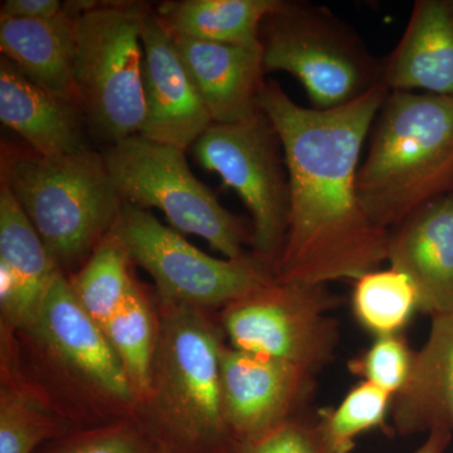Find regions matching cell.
<instances>
[{
  "label": "cell",
  "mask_w": 453,
  "mask_h": 453,
  "mask_svg": "<svg viewBox=\"0 0 453 453\" xmlns=\"http://www.w3.org/2000/svg\"><path fill=\"white\" fill-rule=\"evenodd\" d=\"M388 94L378 86L348 105L316 110L297 105L275 80L265 82L258 107L281 139L290 184L277 281H357L387 261L389 231L363 208L357 173L363 145Z\"/></svg>",
  "instance_id": "obj_1"
},
{
  "label": "cell",
  "mask_w": 453,
  "mask_h": 453,
  "mask_svg": "<svg viewBox=\"0 0 453 453\" xmlns=\"http://www.w3.org/2000/svg\"><path fill=\"white\" fill-rule=\"evenodd\" d=\"M369 136L357 195L380 228L453 192V96L389 92Z\"/></svg>",
  "instance_id": "obj_2"
},
{
  "label": "cell",
  "mask_w": 453,
  "mask_h": 453,
  "mask_svg": "<svg viewBox=\"0 0 453 453\" xmlns=\"http://www.w3.org/2000/svg\"><path fill=\"white\" fill-rule=\"evenodd\" d=\"M0 172L59 268L83 266L120 216L124 202L92 149L46 157L3 144Z\"/></svg>",
  "instance_id": "obj_3"
},
{
  "label": "cell",
  "mask_w": 453,
  "mask_h": 453,
  "mask_svg": "<svg viewBox=\"0 0 453 453\" xmlns=\"http://www.w3.org/2000/svg\"><path fill=\"white\" fill-rule=\"evenodd\" d=\"M165 308L148 395L166 434L163 445L186 453L222 451L235 441L223 417L219 332L196 306Z\"/></svg>",
  "instance_id": "obj_4"
},
{
  "label": "cell",
  "mask_w": 453,
  "mask_h": 453,
  "mask_svg": "<svg viewBox=\"0 0 453 453\" xmlns=\"http://www.w3.org/2000/svg\"><path fill=\"white\" fill-rule=\"evenodd\" d=\"M265 73H288L312 109L348 105L381 85V58L329 8L281 0L259 32Z\"/></svg>",
  "instance_id": "obj_5"
},
{
  "label": "cell",
  "mask_w": 453,
  "mask_h": 453,
  "mask_svg": "<svg viewBox=\"0 0 453 453\" xmlns=\"http://www.w3.org/2000/svg\"><path fill=\"white\" fill-rule=\"evenodd\" d=\"M145 3L103 2L76 20L74 85L89 129L112 145L145 122L142 14Z\"/></svg>",
  "instance_id": "obj_6"
},
{
  "label": "cell",
  "mask_w": 453,
  "mask_h": 453,
  "mask_svg": "<svg viewBox=\"0 0 453 453\" xmlns=\"http://www.w3.org/2000/svg\"><path fill=\"white\" fill-rule=\"evenodd\" d=\"M101 154L122 202L157 208L174 231L198 235L226 258L246 255L243 246L252 244L253 229L196 179L186 150L139 134L106 146Z\"/></svg>",
  "instance_id": "obj_7"
},
{
  "label": "cell",
  "mask_w": 453,
  "mask_h": 453,
  "mask_svg": "<svg viewBox=\"0 0 453 453\" xmlns=\"http://www.w3.org/2000/svg\"><path fill=\"white\" fill-rule=\"evenodd\" d=\"M111 234L133 264L153 277L164 305L228 306L276 280L255 255L219 259L205 255L149 210L124 203Z\"/></svg>",
  "instance_id": "obj_8"
},
{
  "label": "cell",
  "mask_w": 453,
  "mask_h": 453,
  "mask_svg": "<svg viewBox=\"0 0 453 453\" xmlns=\"http://www.w3.org/2000/svg\"><path fill=\"white\" fill-rule=\"evenodd\" d=\"M192 151L203 169L242 199L252 217L253 255L275 273L288 234L290 184L273 121L259 109L249 120L211 124Z\"/></svg>",
  "instance_id": "obj_9"
},
{
  "label": "cell",
  "mask_w": 453,
  "mask_h": 453,
  "mask_svg": "<svg viewBox=\"0 0 453 453\" xmlns=\"http://www.w3.org/2000/svg\"><path fill=\"white\" fill-rule=\"evenodd\" d=\"M340 303L326 285L268 283L226 306L223 325L237 350L283 360L316 374L334 357Z\"/></svg>",
  "instance_id": "obj_10"
},
{
  "label": "cell",
  "mask_w": 453,
  "mask_h": 453,
  "mask_svg": "<svg viewBox=\"0 0 453 453\" xmlns=\"http://www.w3.org/2000/svg\"><path fill=\"white\" fill-rule=\"evenodd\" d=\"M315 389V374L273 357L223 347V417L237 443L249 442L297 418Z\"/></svg>",
  "instance_id": "obj_11"
},
{
  "label": "cell",
  "mask_w": 453,
  "mask_h": 453,
  "mask_svg": "<svg viewBox=\"0 0 453 453\" xmlns=\"http://www.w3.org/2000/svg\"><path fill=\"white\" fill-rule=\"evenodd\" d=\"M28 332L98 392L125 404L138 398L105 332L80 305L64 273L50 283Z\"/></svg>",
  "instance_id": "obj_12"
},
{
  "label": "cell",
  "mask_w": 453,
  "mask_h": 453,
  "mask_svg": "<svg viewBox=\"0 0 453 453\" xmlns=\"http://www.w3.org/2000/svg\"><path fill=\"white\" fill-rule=\"evenodd\" d=\"M142 40L145 122L140 135L187 151L213 122L188 76L174 38L148 4Z\"/></svg>",
  "instance_id": "obj_13"
},
{
  "label": "cell",
  "mask_w": 453,
  "mask_h": 453,
  "mask_svg": "<svg viewBox=\"0 0 453 453\" xmlns=\"http://www.w3.org/2000/svg\"><path fill=\"white\" fill-rule=\"evenodd\" d=\"M387 261L413 282L419 311L434 316L453 309V192L389 229Z\"/></svg>",
  "instance_id": "obj_14"
},
{
  "label": "cell",
  "mask_w": 453,
  "mask_h": 453,
  "mask_svg": "<svg viewBox=\"0 0 453 453\" xmlns=\"http://www.w3.org/2000/svg\"><path fill=\"white\" fill-rule=\"evenodd\" d=\"M173 38L213 124L249 120L259 111L258 97L266 82L262 47Z\"/></svg>",
  "instance_id": "obj_15"
},
{
  "label": "cell",
  "mask_w": 453,
  "mask_h": 453,
  "mask_svg": "<svg viewBox=\"0 0 453 453\" xmlns=\"http://www.w3.org/2000/svg\"><path fill=\"white\" fill-rule=\"evenodd\" d=\"M59 273L25 211L0 183V306L7 323L29 330Z\"/></svg>",
  "instance_id": "obj_16"
},
{
  "label": "cell",
  "mask_w": 453,
  "mask_h": 453,
  "mask_svg": "<svg viewBox=\"0 0 453 453\" xmlns=\"http://www.w3.org/2000/svg\"><path fill=\"white\" fill-rule=\"evenodd\" d=\"M389 92L453 96V0H417L401 41L381 58Z\"/></svg>",
  "instance_id": "obj_17"
},
{
  "label": "cell",
  "mask_w": 453,
  "mask_h": 453,
  "mask_svg": "<svg viewBox=\"0 0 453 453\" xmlns=\"http://www.w3.org/2000/svg\"><path fill=\"white\" fill-rule=\"evenodd\" d=\"M0 121L46 157L88 150L86 118L80 105L29 81L9 59L0 58Z\"/></svg>",
  "instance_id": "obj_18"
},
{
  "label": "cell",
  "mask_w": 453,
  "mask_h": 453,
  "mask_svg": "<svg viewBox=\"0 0 453 453\" xmlns=\"http://www.w3.org/2000/svg\"><path fill=\"white\" fill-rule=\"evenodd\" d=\"M80 14L73 0L65 2L61 13L47 19L0 18L2 56L35 85L77 105L73 70Z\"/></svg>",
  "instance_id": "obj_19"
},
{
  "label": "cell",
  "mask_w": 453,
  "mask_h": 453,
  "mask_svg": "<svg viewBox=\"0 0 453 453\" xmlns=\"http://www.w3.org/2000/svg\"><path fill=\"white\" fill-rule=\"evenodd\" d=\"M390 413L398 434L442 428L453 434V309L432 316L427 342L416 351L410 380L393 396Z\"/></svg>",
  "instance_id": "obj_20"
},
{
  "label": "cell",
  "mask_w": 453,
  "mask_h": 453,
  "mask_svg": "<svg viewBox=\"0 0 453 453\" xmlns=\"http://www.w3.org/2000/svg\"><path fill=\"white\" fill-rule=\"evenodd\" d=\"M281 0H168L154 9L173 37L261 47L265 18Z\"/></svg>",
  "instance_id": "obj_21"
},
{
  "label": "cell",
  "mask_w": 453,
  "mask_h": 453,
  "mask_svg": "<svg viewBox=\"0 0 453 453\" xmlns=\"http://www.w3.org/2000/svg\"><path fill=\"white\" fill-rule=\"evenodd\" d=\"M131 265L124 247L110 234L68 280L80 305L103 330L135 285Z\"/></svg>",
  "instance_id": "obj_22"
},
{
  "label": "cell",
  "mask_w": 453,
  "mask_h": 453,
  "mask_svg": "<svg viewBox=\"0 0 453 453\" xmlns=\"http://www.w3.org/2000/svg\"><path fill=\"white\" fill-rule=\"evenodd\" d=\"M351 306L360 326L378 338L403 332L419 311V300L410 277L378 268L357 280Z\"/></svg>",
  "instance_id": "obj_23"
},
{
  "label": "cell",
  "mask_w": 453,
  "mask_h": 453,
  "mask_svg": "<svg viewBox=\"0 0 453 453\" xmlns=\"http://www.w3.org/2000/svg\"><path fill=\"white\" fill-rule=\"evenodd\" d=\"M104 332L136 396H148L153 375L157 329L150 306L138 283L131 288L127 299L110 319Z\"/></svg>",
  "instance_id": "obj_24"
},
{
  "label": "cell",
  "mask_w": 453,
  "mask_h": 453,
  "mask_svg": "<svg viewBox=\"0 0 453 453\" xmlns=\"http://www.w3.org/2000/svg\"><path fill=\"white\" fill-rule=\"evenodd\" d=\"M392 401L393 395L386 390L362 381L345 395L338 407L321 410L318 425L330 451H353L357 436L384 425Z\"/></svg>",
  "instance_id": "obj_25"
},
{
  "label": "cell",
  "mask_w": 453,
  "mask_h": 453,
  "mask_svg": "<svg viewBox=\"0 0 453 453\" xmlns=\"http://www.w3.org/2000/svg\"><path fill=\"white\" fill-rule=\"evenodd\" d=\"M57 425L43 408L27 395L3 387L0 395V453H32L47 438L55 436Z\"/></svg>",
  "instance_id": "obj_26"
},
{
  "label": "cell",
  "mask_w": 453,
  "mask_h": 453,
  "mask_svg": "<svg viewBox=\"0 0 453 453\" xmlns=\"http://www.w3.org/2000/svg\"><path fill=\"white\" fill-rule=\"evenodd\" d=\"M416 351L401 334L378 336L362 356L349 363L351 372L395 396L404 388Z\"/></svg>",
  "instance_id": "obj_27"
},
{
  "label": "cell",
  "mask_w": 453,
  "mask_h": 453,
  "mask_svg": "<svg viewBox=\"0 0 453 453\" xmlns=\"http://www.w3.org/2000/svg\"><path fill=\"white\" fill-rule=\"evenodd\" d=\"M237 453L333 452L325 442L318 419L312 421L297 417L256 440L237 443Z\"/></svg>",
  "instance_id": "obj_28"
},
{
  "label": "cell",
  "mask_w": 453,
  "mask_h": 453,
  "mask_svg": "<svg viewBox=\"0 0 453 453\" xmlns=\"http://www.w3.org/2000/svg\"><path fill=\"white\" fill-rule=\"evenodd\" d=\"M55 453H149L144 443L127 429H110L73 441Z\"/></svg>",
  "instance_id": "obj_29"
},
{
  "label": "cell",
  "mask_w": 453,
  "mask_h": 453,
  "mask_svg": "<svg viewBox=\"0 0 453 453\" xmlns=\"http://www.w3.org/2000/svg\"><path fill=\"white\" fill-rule=\"evenodd\" d=\"M59 0H4L0 7V18L9 19H47L56 17L64 9Z\"/></svg>",
  "instance_id": "obj_30"
},
{
  "label": "cell",
  "mask_w": 453,
  "mask_h": 453,
  "mask_svg": "<svg viewBox=\"0 0 453 453\" xmlns=\"http://www.w3.org/2000/svg\"><path fill=\"white\" fill-rule=\"evenodd\" d=\"M451 432L446 429H432L426 442L414 453H443L451 442Z\"/></svg>",
  "instance_id": "obj_31"
},
{
  "label": "cell",
  "mask_w": 453,
  "mask_h": 453,
  "mask_svg": "<svg viewBox=\"0 0 453 453\" xmlns=\"http://www.w3.org/2000/svg\"><path fill=\"white\" fill-rule=\"evenodd\" d=\"M159 453H184L181 451H178V449H172V447L162 445L160 446ZM219 453H237V443H234V446L229 447V449H225V451Z\"/></svg>",
  "instance_id": "obj_32"
}]
</instances>
